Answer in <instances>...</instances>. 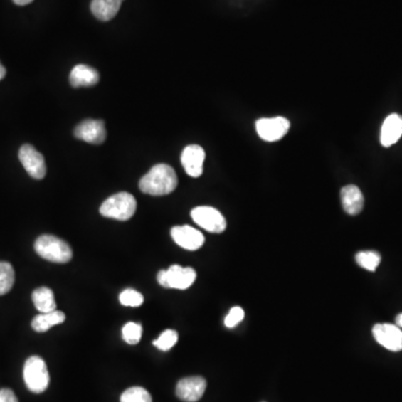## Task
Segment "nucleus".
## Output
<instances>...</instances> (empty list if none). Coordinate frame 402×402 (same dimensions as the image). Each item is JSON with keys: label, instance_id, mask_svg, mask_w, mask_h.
<instances>
[{"label": "nucleus", "instance_id": "b1692460", "mask_svg": "<svg viewBox=\"0 0 402 402\" xmlns=\"http://www.w3.org/2000/svg\"><path fill=\"white\" fill-rule=\"evenodd\" d=\"M122 335L127 344H138L142 337V327L139 323L129 322L123 327Z\"/></svg>", "mask_w": 402, "mask_h": 402}, {"label": "nucleus", "instance_id": "7ed1b4c3", "mask_svg": "<svg viewBox=\"0 0 402 402\" xmlns=\"http://www.w3.org/2000/svg\"><path fill=\"white\" fill-rule=\"evenodd\" d=\"M137 211V200L127 192H119L107 198L101 207L100 213L107 218L125 221L132 218Z\"/></svg>", "mask_w": 402, "mask_h": 402}, {"label": "nucleus", "instance_id": "bb28decb", "mask_svg": "<svg viewBox=\"0 0 402 402\" xmlns=\"http://www.w3.org/2000/svg\"><path fill=\"white\" fill-rule=\"evenodd\" d=\"M0 402H18V399L16 397L13 390L1 389L0 390Z\"/></svg>", "mask_w": 402, "mask_h": 402}, {"label": "nucleus", "instance_id": "cd10ccee", "mask_svg": "<svg viewBox=\"0 0 402 402\" xmlns=\"http://www.w3.org/2000/svg\"><path fill=\"white\" fill-rule=\"evenodd\" d=\"M13 1L16 4V5L26 6L28 5V4H31L33 0H13Z\"/></svg>", "mask_w": 402, "mask_h": 402}, {"label": "nucleus", "instance_id": "6ab92c4d", "mask_svg": "<svg viewBox=\"0 0 402 402\" xmlns=\"http://www.w3.org/2000/svg\"><path fill=\"white\" fill-rule=\"evenodd\" d=\"M31 299L34 302L35 307L41 313H48L56 310V302H55L54 293L52 290L48 287L37 288L33 292Z\"/></svg>", "mask_w": 402, "mask_h": 402}, {"label": "nucleus", "instance_id": "4468645a", "mask_svg": "<svg viewBox=\"0 0 402 402\" xmlns=\"http://www.w3.org/2000/svg\"><path fill=\"white\" fill-rule=\"evenodd\" d=\"M402 137V117L392 113L384 120L380 134V142L386 148L393 146Z\"/></svg>", "mask_w": 402, "mask_h": 402}, {"label": "nucleus", "instance_id": "412c9836", "mask_svg": "<svg viewBox=\"0 0 402 402\" xmlns=\"http://www.w3.org/2000/svg\"><path fill=\"white\" fill-rule=\"evenodd\" d=\"M356 260L361 268L370 270V272H374L381 262V256H380L379 253L369 250V252L358 253Z\"/></svg>", "mask_w": 402, "mask_h": 402}, {"label": "nucleus", "instance_id": "f3484780", "mask_svg": "<svg viewBox=\"0 0 402 402\" xmlns=\"http://www.w3.org/2000/svg\"><path fill=\"white\" fill-rule=\"evenodd\" d=\"M123 1L125 0H92L91 11L96 18L109 21L119 13Z\"/></svg>", "mask_w": 402, "mask_h": 402}, {"label": "nucleus", "instance_id": "423d86ee", "mask_svg": "<svg viewBox=\"0 0 402 402\" xmlns=\"http://www.w3.org/2000/svg\"><path fill=\"white\" fill-rule=\"evenodd\" d=\"M191 218L198 226L215 234H221L227 227L226 219L221 211L208 206H200L192 209Z\"/></svg>", "mask_w": 402, "mask_h": 402}, {"label": "nucleus", "instance_id": "4be33fe9", "mask_svg": "<svg viewBox=\"0 0 402 402\" xmlns=\"http://www.w3.org/2000/svg\"><path fill=\"white\" fill-rule=\"evenodd\" d=\"M121 402H152V397L144 388L132 387L125 390L121 396Z\"/></svg>", "mask_w": 402, "mask_h": 402}, {"label": "nucleus", "instance_id": "9b49d317", "mask_svg": "<svg viewBox=\"0 0 402 402\" xmlns=\"http://www.w3.org/2000/svg\"><path fill=\"white\" fill-rule=\"evenodd\" d=\"M207 382L201 376H189L176 384V395L182 401L196 402L203 398Z\"/></svg>", "mask_w": 402, "mask_h": 402}, {"label": "nucleus", "instance_id": "c756f323", "mask_svg": "<svg viewBox=\"0 0 402 402\" xmlns=\"http://www.w3.org/2000/svg\"><path fill=\"white\" fill-rule=\"evenodd\" d=\"M396 325H397V327H399L400 329H402V313L401 314H399L397 317H396Z\"/></svg>", "mask_w": 402, "mask_h": 402}, {"label": "nucleus", "instance_id": "1a4fd4ad", "mask_svg": "<svg viewBox=\"0 0 402 402\" xmlns=\"http://www.w3.org/2000/svg\"><path fill=\"white\" fill-rule=\"evenodd\" d=\"M372 334L376 342L387 350L392 352L402 350V331L397 325L388 323L374 325Z\"/></svg>", "mask_w": 402, "mask_h": 402}, {"label": "nucleus", "instance_id": "c85d7f7f", "mask_svg": "<svg viewBox=\"0 0 402 402\" xmlns=\"http://www.w3.org/2000/svg\"><path fill=\"white\" fill-rule=\"evenodd\" d=\"M6 73H7V72H6V68H4L3 64L0 63V80L5 78Z\"/></svg>", "mask_w": 402, "mask_h": 402}, {"label": "nucleus", "instance_id": "6e6552de", "mask_svg": "<svg viewBox=\"0 0 402 402\" xmlns=\"http://www.w3.org/2000/svg\"><path fill=\"white\" fill-rule=\"evenodd\" d=\"M19 160L26 170L27 174L34 178L41 180L46 176V164L42 154L31 146V144H23L19 150Z\"/></svg>", "mask_w": 402, "mask_h": 402}, {"label": "nucleus", "instance_id": "ddd939ff", "mask_svg": "<svg viewBox=\"0 0 402 402\" xmlns=\"http://www.w3.org/2000/svg\"><path fill=\"white\" fill-rule=\"evenodd\" d=\"M171 237L178 246L187 250H197L205 244V237L191 226H176L171 229Z\"/></svg>", "mask_w": 402, "mask_h": 402}, {"label": "nucleus", "instance_id": "393cba45", "mask_svg": "<svg viewBox=\"0 0 402 402\" xmlns=\"http://www.w3.org/2000/svg\"><path fill=\"white\" fill-rule=\"evenodd\" d=\"M120 303L122 304L123 307H139L143 304L142 294L140 292L135 291L132 288H127L122 293L120 294Z\"/></svg>", "mask_w": 402, "mask_h": 402}, {"label": "nucleus", "instance_id": "0eeeda50", "mask_svg": "<svg viewBox=\"0 0 402 402\" xmlns=\"http://www.w3.org/2000/svg\"><path fill=\"white\" fill-rule=\"evenodd\" d=\"M291 123L286 117H264L256 121V131L262 140L275 142L287 134Z\"/></svg>", "mask_w": 402, "mask_h": 402}, {"label": "nucleus", "instance_id": "a211bd4d", "mask_svg": "<svg viewBox=\"0 0 402 402\" xmlns=\"http://www.w3.org/2000/svg\"><path fill=\"white\" fill-rule=\"evenodd\" d=\"M65 319V314L62 311L55 310V311L48 312V313H41V314L35 317L34 319L31 321V327L36 332H46L51 327L64 323Z\"/></svg>", "mask_w": 402, "mask_h": 402}, {"label": "nucleus", "instance_id": "9d476101", "mask_svg": "<svg viewBox=\"0 0 402 402\" xmlns=\"http://www.w3.org/2000/svg\"><path fill=\"white\" fill-rule=\"evenodd\" d=\"M74 135L78 140L91 144H102L107 139V130L101 120H85L75 127Z\"/></svg>", "mask_w": 402, "mask_h": 402}, {"label": "nucleus", "instance_id": "20e7f679", "mask_svg": "<svg viewBox=\"0 0 402 402\" xmlns=\"http://www.w3.org/2000/svg\"><path fill=\"white\" fill-rule=\"evenodd\" d=\"M23 381L33 393H42L50 384L46 362L41 356H31L23 366Z\"/></svg>", "mask_w": 402, "mask_h": 402}, {"label": "nucleus", "instance_id": "aec40b11", "mask_svg": "<svg viewBox=\"0 0 402 402\" xmlns=\"http://www.w3.org/2000/svg\"><path fill=\"white\" fill-rule=\"evenodd\" d=\"M15 283V270L7 262H0V296L5 295Z\"/></svg>", "mask_w": 402, "mask_h": 402}, {"label": "nucleus", "instance_id": "2eb2a0df", "mask_svg": "<svg viewBox=\"0 0 402 402\" xmlns=\"http://www.w3.org/2000/svg\"><path fill=\"white\" fill-rule=\"evenodd\" d=\"M341 200H342L343 209L349 215H359L364 209V195L360 188L356 187L354 184H349L342 188Z\"/></svg>", "mask_w": 402, "mask_h": 402}, {"label": "nucleus", "instance_id": "dca6fc26", "mask_svg": "<svg viewBox=\"0 0 402 402\" xmlns=\"http://www.w3.org/2000/svg\"><path fill=\"white\" fill-rule=\"evenodd\" d=\"M99 80L97 70L91 66L80 64L70 70V83L73 88H90L99 83Z\"/></svg>", "mask_w": 402, "mask_h": 402}, {"label": "nucleus", "instance_id": "a878e982", "mask_svg": "<svg viewBox=\"0 0 402 402\" xmlns=\"http://www.w3.org/2000/svg\"><path fill=\"white\" fill-rule=\"evenodd\" d=\"M244 310L239 307H233V309L229 311L227 317H225V325H226L228 329H233V327L238 324L239 322L244 319Z\"/></svg>", "mask_w": 402, "mask_h": 402}, {"label": "nucleus", "instance_id": "f257e3e1", "mask_svg": "<svg viewBox=\"0 0 402 402\" xmlns=\"http://www.w3.org/2000/svg\"><path fill=\"white\" fill-rule=\"evenodd\" d=\"M178 186V178L172 166L160 164L151 168L141 178L139 187L143 194L151 196H166L171 194Z\"/></svg>", "mask_w": 402, "mask_h": 402}, {"label": "nucleus", "instance_id": "5701e85b", "mask_svg": "<svg viewBox=\"0 0 402 402\" xmlns=\"http://www.w3.org/2000/svg\"><path fill=\"white\" fill-rule=\"evenodd\" d=\"M178 337H179V335L174 329H166L157 340L154 341V345L159 350L166 352V351L171 350V348H174L178 342Z\"/></svg>", "mask_w": 402, "mask_h": 402}, {"label": "nucleus", "instance_id": "f8f14e48", "mask_svg": "<svg viewBox=\"0 0 402 402\" xmlns=\"http://www.w3.org/2000/svg\"><path fill=\"white\" fill-rule=\"evenodd\" d=\"M205 150L197 144L186 147L182 151L181 164L184 171L192 178H198L203 171V161H205Z\"/></svg>", "mask_w": 402, "mask_h": 402}, {"label": "nucleus", "instance_id": "39448f33", "mask_svg": "<svg viewBox=\"0 0 402 402\" xmlns=\"http://www.w3.org/2000/svg\"><path fill=\"white\" fill-rule=\"evenodd\" d=\"M197 273L192 268H182L180 265H172L168 270L158 273V283L166 288L187 290L195 283Z\"/></svg>", "mask_w": 402, "mask_h": 402}, {"label": "nucleus", "instance_id": "f03ea898", "mask_svg": "<svg viewBox=\"0 0 402 402\" xmlns=\"http://www.w3.org/2000/svg\"><path fill=\"white\" fill-rule=\"evenodd\" d=\"M35 250L39 256L48 262L65 264L73 257V252L65 240L53 236L43 235L35 241Z\"/></svg>", "mask_w": 402, "mask_h": 402}]
</instances>
